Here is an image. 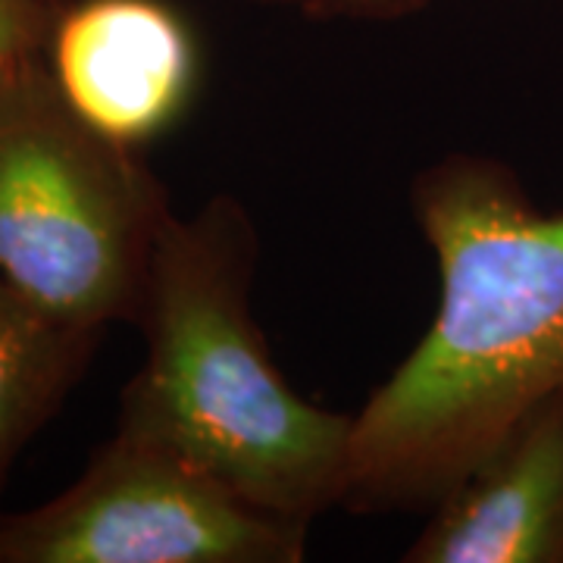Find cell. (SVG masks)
I'll return each instance as SVG.
<instances>
[{
  "label": "cell",
  "instance_id": "obj_4",
  "mask_svg": "<svg viewBox=\"0 0 563 563\" xmlns=\"http://www.w3.org/2000/svg\"><path fill=\"white\" fill-rule=\"evenodd\" d=\"M307 532L161 432L117 420L76 483L0 514V563H301Z\"/></svg>",
  "mask_w": 563,
  "mask_h": 563
},
{
  "label": "cell",
  "instance_id": "obj_7",
  "mask_svg": "<svg viewBox=\"0 0 563 563\" xmlns=\"http://www.w3.org/2000/svg\"><path fill=\"white\" fill-rule=\"evenodd\" d=\"M103 332L66 322L0 279V492L79 385Z\"/></svg>",
  "mask_w": 563,
  "mask_h": 563
},
{
  "label": "cell",
  "instance_id": "obj_6",
  "mask_svg": "<svg viewBox=\"0 0 563 563\" xmlns=\"http://www.w3.org/2000/svg\"><path fill=\"white\" fill-rule=\"evenodd\" d=\"M407 563H563V391L529 407L442 501Z\"/></svg>",
  "mask_w": 563,
  "mask_h": 563
},
{
  "label": "cell",
  "instance_id": "obj_1",
  "mask_svg": "<svg viewBox=\"0 0 563 563\" xmlns=\"http://www.w3.org/2000/svg\"><path fill=\"white\" fill-rule=\"evenodd\" d=\"M410 207L439 266V310L361 410L344 507L429 510L529 407L563 391V213L510 166L448 154Z\"/></svg>",
  "mask_w": 563,
  "mask_h": 563
},
{
  "label": "cell",
  "instance_id": "obj_3",
  "mask_svg": "<svg viewBox=\"0 0 563 563\" xmlns=\"http://www.w3.org/2000/svg\"><path fill=\"white\" fill-rule=\"evenodd\" d=\"M173 203L63 101L44 57L0 69V279L85 329L139 325Z\"/></svg>",
  "mask_w": 563,
  "mask_h": 563
},
{
  "label": "cell",
  "instance_id": "obj_2",
  "mask_svg": "<svg viewBox=\"0 0 563 563\" xmlns=\"http://www.w3.org/2000/svg\"><path fill=\"white\" fill-rule=\"evenodd\" d=\"M257 225L235 195L166 222L139 329L144 361L120 420L154 429L273 517L344 507L354 413L301 398L254 317Z\"/></svg>",
  "mask_w": 563,
  "mask_h": 563
},
{
  "label": "cell",
  "instance_id": "obj_8",
  "mask_svg": "<svg viewBox=\"0 0 563 563\" xmlns=\"http://www.w3.org/2000/svg\"><path fill=\"white\" fill-rule=\"evenodd\" d=\"M63 0H0V69L44 57Z\"/></svg>",
  "mask_w": 563,
  "mask_h": 563
},
{
  "label": "cell",
  "instance_id": "obj_9",
  "mask_svg": "<svg viewBox=\"0 0 563 563\" xmlns=\"http://www.w3.org/2000/svg\"><path fill=\"white\" fill-rule=\"evenodd\" d=\"M435 0H303L301 13L317 22H398L429 10Z\"/></svg>",
  "mask_w": 563,
  "mask_h": 563
},
{
  "label": "cell",
  "instance_id": "obj_5",
  "mask_svg": "<svg viewBox=\"0 0 563 563\" xmlns=\"http://www.w3.org/2000/svg\"><path fill=\"white\" fill-rule=\"evenodd\" d=\"M63 101L132 151L173 132L201 88V44L169 0H63L44 44Z\"/></svg>",
  "mask_w": 563,
  "mask_h": 563
},
{
  "label": "cell",
  "instance_id": "obj_10",
  "mask_svg": "<svg viewBox=\"0 0 563 563\" xmlns=\"http://www.w3.org/2000/svg\"><path fill=\"white\" fill-rule=\"evenodd\" d=\"M247 3H266V7H295V10H301L303 0H247Z\"/></svg>",
  "mask_w": 563,
  "mask_h": 563
}]
</instances>
